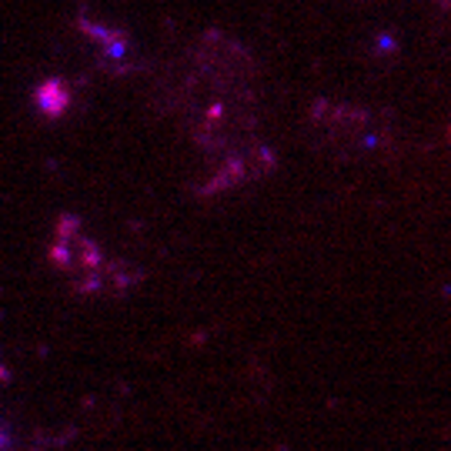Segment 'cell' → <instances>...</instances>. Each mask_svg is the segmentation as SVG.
Instances as JSON below:
<instances>
[{
    "mask_svg": "<svg viewBox=\"0 0 451 451\" xmlns=\"http://www.w3.org/2000/svg\"><path fill=\"white\" fill-rule=\"evenodd\" d=\"M50 261L64 271L70 284L90 294V291H124L131 284L127 267L107 264L97 241L84 231V224L74 214H61L50 234Z\"/></svg>",
    "mask_w": 451,
    "mask_h": 451,
    "instance_id": "cell-1",
    "label": "cell"
},
{
    "mask_svg": "<svg viewBox=\"0 0 451 451\" xmlns=\"http://www.w3.org/2000/svg\"><path fill=\"white\" fill-rule=\"evenodd\" d=\"M77 27H81L87 44L94 47V54L100 57V64L107 70H127V64H131V40H127V33L117 31V27H107V24H94V20H81Z\"/></svg>",
    "mask_w": 451,
    "mask_h": 451,
    "instance_id": "cell-2",
    "label": "cell"
},
{
    "mask_svg": "<svg viewBox=\"0 0 451 451\" xmlns=\"http://www.w3.org/2000/svg\"><path fill=\"white\" fill-rule=\"evenodd\" d=\"M33 104H37V111L44 117H61L70 111V104H74V90H70V84L61 81V77H50V81L37 84V90H33Z\"/></svg>",
    "mask_w": 451,
    "mask_h": 451,
    "instance_id": "cell-3",
    "label": "cell"
},
{
    "mask_svg": "<svg viewBox=\"0 0 451 451\" xmlns=\"http://www.w3.org/2000/svg\"><path fill=\"white\" fill-rule=\"evenodd\" d=\"M3 445H7V432L0 428V451H3Z\"/></svg>",
    "mask_w": 451,
    "mask_h": 451,
    "instance_id": "cell-4",
    "label": "cell"
}]
</instances>
